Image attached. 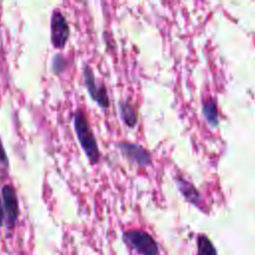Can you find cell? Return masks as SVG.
<instances>
[{"label":"cell","instance_id":"cell-6","mask_svg":"<svg viewBox=\"0 0 255 255\" xmlns=\"http://www.w3.org/2000/svg\"><path fill=\"white\" fill-rule=\"evenodd\" d=\"M3 209L5 214V223L8 228H13L19 216V202L16 191L13 186L6 184L2 187Z\"/></svg>","mask_w":255,"mask_h":255},{"label":"cell","instance_id":"cell-3","mask_svg":"<svg viewBox=\"0 0 255 255\" xmlns=\"http://www.w3.org/2000/svg\"><path fill=\"white\" fill-rule=\"evenodd\" d=\"M70 37V26L64 16L59 10L55 9L51 15V42L57 49L65 48Z\"/></svg>","mask_w":255,"mask_h":255},{"label":"cell","instance_id":"cell-8","mask_svg":"<svg viewBox=\"0 0 255 255\" xmlns=\"http://www.w3.org/2000/svg\"><path fill=\"white\" fill-rule=\"evenodd\" d=\"M119 110H120V115L125 123V125L130 128H133L138 120V114L131 102L128 100H124L119 102Z\"/></svg>","mask_w":255,"mask_h":255},{"label":"cell","instance_id":"cell-7","mask_svg":"<svg viewBox=\"0 0 255 255\" xmlns=\"http://www.w3.org/2000/svg\"><path fill=\"white\" fill-rule=\"evenodd\" d=\"M176 185L180 191V193L183 195V197L192 205L203 209L202 208V198L197 190V188L189 181H187L185 178H183L181 175H177L175 178Z\"/></svg>","mask_w":255,"mask_h":255},{"label":"cell","instance_id":"cell-2","mask_svg":"<svg viewBox=\"0 0 255 255\" xmlns=\"http://www.w3.org/2000/svg\"><path fill=\"white\" fill-rule=\"evenodd\" d=\"M124 242L139 255H159V248L154 238L145 231L128 229L123 233Z\"/></svg>","mask_w":255,"mask_h":255},{"label":"cell","instance_id":"cell-10","mask_svg":"<svg viewBox=\"0 0 255 255\" xmlns=\"http://www.w3.org/2000/svg\"><path fill=\"white\" fill-rule=\"evenodd\" d=\"M197 252L196 255H217V251L212 241L205 234L197 236Z\"/></svg>","mask_w":255,"mask_h":255},{"label":"cell","instance_id":"cell-5","mask_svg":"<svg viewBox=\"0 0 255 255\" xmlns=\"http://www.w3.org/2000/svg\"><path fill=\"white\" fill-rule=\"evenodd\" d=\"M117 146L127 159L136 164L137 166L147 167L151 164L152 156L150 152L143 146L128 141L119 142Z\"/></svg>","mask_w":255,"mask_h":255},{"label":"cell","instance_id":"cell-4","mask_svg":"<svg viewBox=\"0 0 255 255\" xmlns=\"http://www.w3.org/2000/svg\"><path fill=\"white\" fill-rule=\"evenodd\" d=\"M85 86L89 92V95L93 101H95L101 108L107 109L110 107V99L107 89L104 85L98 84L93 70L89 65H85L83 68Z\"/></svg>","mask_w":255,"mask_h":255},{"label":"cell","instance_id":"cell-11","mask_svg":"<svg viewBox=\"0 0 255 255\" xmlns=\"http://www.w3.org/2000/svg\"><path fill=\"white\" fill-rule=\"evenodd\" d=\"M66 66H67V61L62 55L58 54L53 57L52 70H53L54 74H61L64 71Z\"/></svg>","mask_w":255,"mask_h":255},{"label":"cell","instance_id":"cell-12","mask_svg":"<svg viewBox=\"0 0 255 255\" xmlns=\"http://www.w3.org/2000/svg\"><path fill=\"white\" fill-rule=\"evenodd\" d=\"M0 161L5 165V166H8V158H7V155L5 153V150L3 148V145L0 141Z\"/></svg>","mask_w":255,"mask_h":255},{"label":"cell","instance_id":"cell-1","mask_svg":"<svg viewBox=\"0 0 255 255\" xmlns=\"http://www.w3.org/2000/svg\"><path fill=\"white\" fill-rule=\"evenodd\" d=\"M74 128L81 147L86 153L92 164H96L100 160V149L96 136L82 109H77L74 113Z\"/></svg>","mask_w":255,"mask_h":255},{"label":"cell","instance_id":"cell-9","mask_svg":"<svg viewBox=\"0 0 255 255\" xmlns=\"http://www.w3.org/2000/svg\"><path fill=\"white\" fill-rule=\"evenodd\" d=\"M202 115L205 121L212 127H216L218 125V112L216 107V102L211 98H205L201 104Z\"/></svg>","mask_w":255,"mask_h":255},{"label":"cell","instance_id":"cell-13","mask_svg":"<svg viewBox=\"0 0 255 255\" xmlns=\"http://www.w3.org/2000/svg\"><path fill=\"white\" fill-rule=\"evenodd\" d=\"M4 219H5V214H4L3 205H2V202H1V199H0V226L2 225Z\"/></svg>","mask_w":255,"mask_h":255}]
</instances>
